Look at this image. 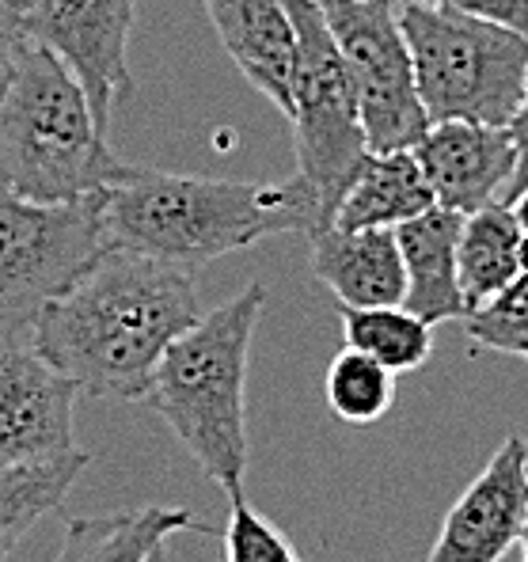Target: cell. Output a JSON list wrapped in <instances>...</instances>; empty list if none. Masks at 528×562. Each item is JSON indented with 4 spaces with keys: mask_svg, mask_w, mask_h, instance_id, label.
<instances>
[{
    "mask_svg": "<svg viewBox=\"0 0 528 562\" xmlns=\"http://www.w3.org/2000/svg\"><path fill=\"white\" fill-rule=\"evenodd\" d=\"M423 4L472 15V20H483V23H494V27L528 35V0H423Z\"/></svg>",
    "mask_w": 528,
    "mask_h": 562,
    "instance_id": "cell-24",
    "label": "cell"
},
{
    "mask_svg": "<svg viewBox=\"0 0 528 562\" xmlns=\"http://www.w3.org/2000/svg\"><path fill=\"white\" fill-rule=\"evenodd\" d=\"M437 205L415 153H369L335 213L338 228H400Z\"/></svg>",
    "mask_w": 528,
    "mask_h": 562,
    "instance_id": "cell-17",
    "label": "cell"
},
{
    "mask_svg": "<svg viewBox=\"0 0 528 562\" xmlns=\"http://www.w3.org/2000/svg\"><path fill=\"white\" fill-rule=\"evenodd\" d=\"M464 330L480 350L528 358V274L464 316Z\"/></svg>",
    "mask_w": 528,
    "mask_h": 562,
    "instance_id": "cell-22",
    "label": "cell"
},
{
    "mask_svg": "<svg viewBox=\"0 0 528 562\" xmlns=\"http://www.w3.org/2000/svg\"><path fill=\"white\" fill-rule=\"evenodd\" d=\"M122 171L126 160L111 153L69 65L23 43L0 88V187L27 202L77 205L119 183Z\"/></svg>",
    "mask_w": 528,
    "mask_h": 562,
    "instance_id": "cell-4",
    "label": "cell"
},
{
    "mask_svg": "<svg viewBox=\"0 0 528 562\" xmlns=\"http://www.w3.org/2000/svg\"><path fill=\"white\" fill-rule=\"evenodd\" d=\"M521 221L514 205L494 202L486 210L464 217L460 233V289H464L468 312L498 296L509 281L521 278Z\"/></svg>",
    "mask_w": 528,
    "mask_h": 562,
    "instance_id": "cell-18",
    "label": "cell"
},
{
    "mask_svg": "<svg viewBox=\"0 0 528 562\" xmlns=\"http://www.w3.org/2000/svg\"><path fill=\"white\" fill-rule=\"evenodd\" d=\"M191 509L145 506L119 509L103 517H77L65 528L61 551L54 562H145L176 532H202ZM210 532V528H205Z\"/></svg>",
    "mask_w": 528,
    "mask_h": 562,
    "instance_id": "cell-16",
    "label": "cell"
},
{
    "mask_svg": "<svg viewBox=\"0 0 528 562\" xmlns=\"http://www.w3.org/2000/svg\"><path fill=\"white\" fill-rule=\"evenodd\" d=\"M411 153L437 205L464 217L494 202H506V190L517 176V148L509 130L480 126V122H434L430 134Z\"/></svg>",
    "mask_w": 528,
    "mask_h": 562,
    "instance_id": "cell-12",
    "label": "cell"
},
{
    "mask_svg": "<svg viewBox=\"0 0 528 562\" xmlns=\"http://www.w3.org/2000/svg\"><path fill=\"white\" fill-rule=\"evenodd\" d=\"M400 4H407V0H400Z\"/></svg>",
    "mask_w": 528,
    "mask_h": 562,
    "instance_id": "cell-33",
    "label": "cell"
},
{
    "mask_svg": "<svg viewBox=\"0 0 528 562\" xmlns=\"http://www.w3.org/2000/svg\"><path fill=\"white\" fill-rule=\"evenodd\" d=\"M312 239V270L342 308L407 301V270L395 228H324Z\"/></svg>",
    "mask_w": 528,
    "mask_h": 562,
    "instance_id": "cell-14",
    "label": "cell"
},
{
    "mask_svg": "<svg viewBox=\"0 0 528 562\" xmlns=\"http://www.w3.org/2000/svg\"><path fill=\"white\" fill-rule=\"evenodd\" d=\"M4 4H12V8H15V12H23V8H27V4H31V0H4Z\"/></svg>",
    "mask_w": 528,
    "mask_h": 562,
    "instance_id": "cell-30",
    "label": "cell"
},
{
    "mask_svg": "<svg viewBox=\"0 0 528 562\" xmlns=\"http://www.w3.org/2000/svg\"><path fill=\"white\" fill-rule=\"evenodd\" d=\"M23 43H27V38H23L20 12L0 0V88H4V80H8V72H12V65H15V57H20Z\"/></svg>",
    "mask_w": 528,
    "mask_h": 562,
    "instance_id": "cell-26",
    "label": "cell"
},
{
    "mask_svg": "<svg viewBox=\"0 0 528 562\" xmlns=\"http://www.w3.org/2000/svg\"><path fill=\"white\" fill-rule=\"evenodd\" d=\"M521 274H528V236H525V244H521Z\"/></svg>",
    "mask_w": 528,
    "mask_h": 562,
    "instance_id": "cell-29",
    "label": "cell"
},
{
    "mask_svg": "<svg viewBox=\"0 0 528 562\" xmlns=\"http://www.w3.org/2000/svg\"><path fill=\"white\" fill-rule=\"evenodd\" d=\"M221 536H225V562H301L293 543L267 517L255 514L247 498H233V514Z\"/></svg>",
    "mask_w": 528,
    "mask_h": 562,
    "instance_id": "cell-23",
    "label": "cell"
},
{
    "mask_svg": "<svg viewBox=\"0 0 528 562\" xmlns=\"http://www.w3.org/2000/svg\"><path fill=\"white\" fill-rule=\"evenodd\" d=\"M103 251V194L43 205L0 187V338H27Z\"/></svg>",
    "mask_w": 528,
    "mask_h": 562,
    "instance_id": "cell-7",
    "label": "cell"
},
{
    "mask_svg": "<svg viewBox=\"0 0 528 562\" xmlns=\"http://www.w3.org/2000/svg\"><path fill=\"white\" fill-rule=\"evenodd\" d=\"M528 532L525 441L509 434L457 506L445 514L426 562H502Z\"/></svg>",
    "mask_w": 528,
    "mask_h": 562,
    "instance_id": "cell-11",
    "label": "cell"
},
{
    "mask_svg": "<svg viewBox=\"0 0 528 562\" xmlns=\"http://www.w3.org/2000/svg\"><path fill=\"white\" fill-rule=\"evenodd\" d=\"M460 233L464 213L434 205L430 213L395 228L407 270V308L426 324H449L468 316L464 289H460Z\"/></svg>",
    "mask_w": 528,
    "mask_h": 562,
    "instance_id": "cell-15",
    "label": "cell"
},
{
    "mask_svg": "<svg viewBox=\"0 0 528 562\" xmlns=\"http://www.w3.org/2000/svg\"><path fill=\"white\" fill-rule=\"evenodd\" d=\"M80 384L57 373L27 338H0V471L72 452Z\"/></svg>",
    "mask_w": 528,
    "mask_h": 562,
    "instance_id": "cell-10",
    "label": "cell"
},
{
    "mask_svg": "<svg viewBox=\"0 0 528 562\" xmlns=\"http://www.w3.org/2000/svg\"><path fill=\"white\" fill-rule=\"evenodd\" d=\"M342 335L350 350L381 361L395 376L426 366V358L434 353V327L418 319L407 304L342 308Z\"/></svg>",
    "mask_w": 528,
    "mask_h": 562,
    "instance_id": "cell-20",
    "label": "cell"
},
{
    "mask_svg": "<svg viewBox=\"0 0 528 562\" xmlns=\"http://www.w3.org/2000/svg\"><path fill=\"white\" fill-rule=\"evenodd\" d=\"M137 0H31L20 12L23 38L69 65L96 111L99 130H111L114 103L130 92V27Z\"/></svg>",
    "mask_w": 528,
    "mask_h": 562,
    "instance_id": "cell-9",
    "label": "cell"
},
{
    "mask_svg": "<svg viewBox=\"0 0 528 562\" xmlns=\"http://www.w3.org/2000/svg\"><path fill=\"white\" fill-rule=\"evenodd\" d=\"M145 562H176V555H171V551H168V543H160V548H156L153 555H148Z\"/></svg>",
    "mask_w": 528,
    "mask_h": 562,
    "instance_id": "cell-28",
    "label": "cell"
},
{
    "mask_svg": "<svg viewBox=\"0 0 528 562\" xmlns=\"http://www.w3.org/2000/svg\"><path fill=\"white\" fill-rule=\"evenodd\" d=\"M521 555H525V562H528V532H525V540H521Z\"/></svg>",
    "mask_w": 528,
    "mask_h": 562,
    "instance_id": "cell-31",
    "label": "cell"
},
{
    "mask_svg": "<svg viewBox=\"0 0 528 562\" xmlns=\"http://www.w3.org/2000/svg\"><path fill=\"white\" fill-rule=\"evenodd\" d=\"M358 95L369 153H411L430 134L400 0H316Z\"/></svg>",
    "mask_w": 528,
    "mask_h": 562,
    "instance_id": "cell-8",
    "label": "cell"
},
{
    "mask_svg": "<svg viewBox=\"0 0 528 562\" xmlns=\"http://www.w3.org/2000/svg\"><path fill=\"white\" fill-rule=\"evenodd\" d=\"M88 468V452L72 449L54 460L4 468L0 471V559L12 555L15 543L46 514H54Z\"/></svg>",
    "mask_w": 528,
    "mask_h": 562,
    "instance_id": "cell-19",
    "label": "cell"
},
{
    "mask_svg": "<svg viewBox=\"0 0 528 562\" xmlns=\"http://www.w3.org/2000/svg\"><path fill=\"white\" fill-rule=\"evenodd\" d=\"M103 233L106 247L194 270L267 236L324 233V210L301 176L240 183L126 164L119 183L103 190Z\"/></svg>",
    "mask_w": 528,
    "mask_h": 562,
    "instance_id": "cell-2",
    "label": "cell"
},
{
    "mask_svg": "<svg viewBox=\"0 0 528 562\" xmlns=\"http://www.w3.org/2000/svg\"><path fill=\"white\" fill-rule=\"evenodd\" d=\"M506 130H509L514 148H517V176H514V183H509V190H506V205H514V198L521 194V190H528V85H525L521 106H517L514 122H509Z\"/></svg>",
    "mask_w": 528,
    "mask_h": 562,
    "instance_id": "cell-25",
    "label": "cell"
},
{
    "mask_svg": "<svg viewBox=\"0 0 528 562\" xmlns=\"http://www.w3.org/2000/svg\"><path fill=\"white\" fill-rule=\"evenodd\" d=\"M400 23L430 122H514L528 85V35L423 0L400 4Z\"/></svg>",
    "mask_w": 528,
    "mask_h": 562,
    "instance_id": "cell-5",
    "label": "cell"
},
{
    "mask_svg": "<svg viewBox=\"0 0 528 562\" xmlns=\"http://www.w3.org/2000/svg\"><path fill=\"white\" fill-rule=\"evenodd\" d=\"M324 395H327V407L342 422H350V426H373L395 403V373H387L381 361L346 346L332 366H327Z\"/></svg>",
    "mask_w": 528,
    "mask_h": 562,
    "instance_id": "cell-21",
    "label": "cell"
},
{
    "mask_svg": "<svg viewBox=\"0 0 528 562\" xmlns=\"http://www.w3.org/2000/svg\"><path fill=\"white\" fill-rule=\"evenodd\" d=\"M213 31L236 69L289 114L296 65V27L285 0H202Z\"/></svg>",
    "mask_w": 528,
    "mask_h": 562,
    "instance_id": "cell-13",
    "label": "cell"
},
{
    "mask_svg": "<svg viewBox=\"0 0 528 562\" xmlns=\"http://www.w3.org/2000/svg\"><path fill=\"white\" fill-rule=\"evenodd\" d=\"M202 319L191 267L106 247L38 316L31 342L99 400H145L156 366Z\"/></svg>",
    "mask_w": 528,
    "mask_h": 562,
    "instance_id": "cell-1",
    "label": "cell"
},
{
    "mask_svg": "<svg viewBox=\"0 0 528 562\" xmlns=\"http://www.w3.org/2000/svg\"><path fill=\"white\" fill-rule=\"evenodd\" d=\"M525 468H528V441H525Z\"/></svg>",
    "mask_w": 528,
    "mask_h": 562,
    "instance_id": "cell-32",
    "label": "cell"
},
{
    "mask_svg": "<svg viewBox=\"0 0 528 562\" xmlns=\"http://www.w3.org/2000/svg\"><path fill=\"white\" fill-rule=\"evenodd\" d=\"M285 8L296 27V65L293 92H289L296 176L319 198L324 228H332L346 190L369 160V137L361 126L353 80L319 4L285 0Z\"/></svg>",
    "mask_w": 528,
    "mask_h": 562,
    "instance_id": "cell-6",
    "label": "cell"
},
{
    "mask_svg": "<svg viewBox=\"0 0 528 562\" xmlns=\"http://www.w3.org/2000/svg\"><path fill=\"white\" fill-rule=\"evenodd\" d=\"M267 312V285L247 281L171 342L145 403L187 445L198 468L233 498L247 475V361Z\"/></svg>",
    "mask_w": 528,
    "mask_h": 562,
    "instance_id": "cell-3",
    "label": "cell"
},
{
    "mask_svg": "<svg viewBox=\"0 0 528 562\" xmlns=\"http://www.w3.org/2000/svg\"><path fill=\"white\" fill-rule=\"evenodd\" d=\"M514 213H517V221H521V233L528 236V190H521V194L514 198Z\"/></svg>",
    "mask_w": 528,
    "mask_h": 562,
    "instance_id": "cell-27",
    "label": "cell"
}]
</instances>
